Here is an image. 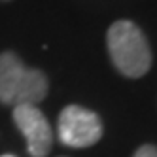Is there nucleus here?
<instances>
[{
    "instance_id": "f257e3e1",
    "label": "nucleus",
    "mask_w": 157,
    "mask_h": 157,
    "mask_svg": "<svg viewBox=\"0 0 157 157\" xmlns=\"http://www.w3.org/2000/svg\"><path fill=\"white\" fill-rule=\"evenodd\" d=\"M48 95V78L38 68H29L15 53H0V102L10 106L38 104Z\"/></svg>"
},
{
    "instance_id": "423d86ee",
    "label": "nucleus",
    "mask_w": 157,
    "mask_h": 157,
    "mask_svg": "<svg viewBox=\"0 0 157 157\" xmlns=\"http://www.w3.org/2000/svg\"><path fill=\"white\" fill-rule=\"evenodd\" d=\"M0 157H15V155H12V153H6V155H0Z\"/></svg>"
},
{
    "instance_id": "20e7f679",
    "label": "nucleus",
    "mask_w": 157,
    "mask_h": 157,
    "mask_svg": "<svg viewBox=\"0 0 157 157\" xmlns=\"http://www.w3.org/2000/svg\"><path fill=\"white\" fill-rule=\"evenodd\" d=\"M13 121L17 129L27 138V151L30 157H46L53 146L51 127L42 114V110L34 104L13 106Z\"/></svg>"
},
{
    "instance_id": "39448f33",
    "label": "nucleus",
    "mask_w": 157,
    "mask_h": 157,
    "mask_svg": "<svg viewBox=\"0 0 157 157\" xmlns=\"http://www.w3.org/2000/svg\"><path fill=\"white\" fill-rule=\"evenodd\" d=\"M132 157H157V146L153 144H144L134 151Z\"/></svg>"
},
{
    "instance_id": "f03ea898",
    "label": "nucleus",
    "mask_w": 157,
    "mask_h": 157,
    "mask_svg": "<svg viewBox=\"0 0 157 157\" xmlns=\"http://www.w3.org/2000/svg\"><path fill=\"white\" fill-rule=\"evenodd\" d=\"M108 51L116 68L127 78H140L151 68V49L132 21L121 19L108 29Z\"/></svg>"
},
{
    "instance_id": "7ed1b4c3",
    "label": "nucleus",
    "mask_w": 157,
    "mask_h": 157,
    "mask_svg": "<svg viewBox=\"0 0 157 157\" xmlns=\"http://www.w3.org/2000/svg\"><path fill=\"white\" fill-rule=\"evenodd\" d=\"M59 140L68 148H89L102 138V121L95 112L70 104L59 116Z\"/></svg>"
}]
</instances>
